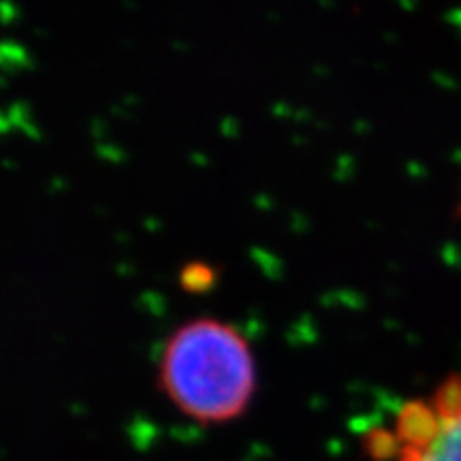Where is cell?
<instances>
[{
  "mask_svg": "<svg viewBox=\"0 0 461 461\" xmlns=\"http://www.w3.org/2000/svg\"><path fill=\"white\" fill-rule=\"evenodd\" d=\"M158 384L184 417L221 425L241 417L257 393L250 339L233 322L199 316L182 322L158 355Z\"/></svg>",
  "mask_w": 461,
  "mask_h": 461,
  "instance_id": "6da1fadb",
  "label": "cell"
},
{
  "mask_svg": "<svg viewBox=\"0 0 461 461\" xmlns=\"http://www.w3.org/2000/svg\"><path fill=\"white\" fill-rule=\"evenodd\" d=\"M367 461H461V374L397 408L363 438Z\"/></svg>",
  "mask_w": 461,
  "mask_h": 461,
  "instance_id": "7a4b0ae2",
  "label": "cell"
}]
</instances>
